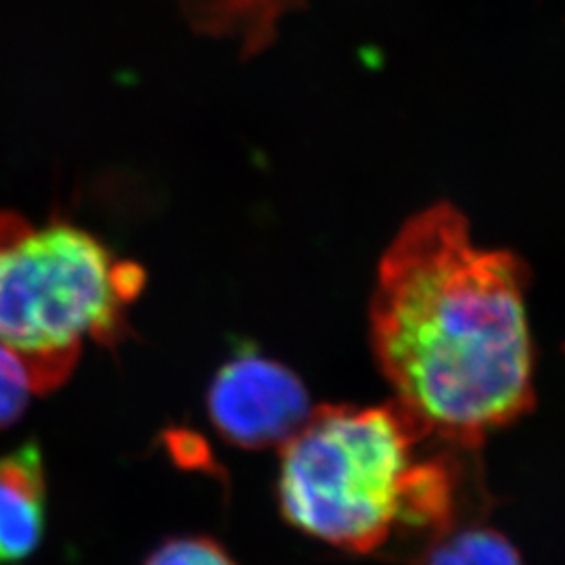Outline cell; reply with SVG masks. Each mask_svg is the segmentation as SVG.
<instances>
[{
    "label": "cell",
    "instance_id": "obj_9",
    "mask_svg": "<svg viewBox=\"0 0 565 565\" xmlns=\"http://www.w3.org/2000/svg\"><path fill=\"white\" fill-rule=\"evenodd\" d=\"M32 385L20 359L0 343V427L15 424L23 415Z\"/></svg>",
    "mask_w": 565,
    "mask_h": 565
},
{
    "label": "cell",
    "instance_id": "obj_6",
    "mask_svg": "<svg viewBox=\"0 0 565 565\" xmlns=\"http://www.w3.org/2000/svg\"><path fill=\"white\" fill-rule=\"evenodd\" d=\"M193 32L210 39L239 42L245 60L277 41L279 21L306 0H177Z\"/></svg>",
    "mask_w": 565,
    "mask_h": 565
},
{
    "label": "cell",
    "instance_id": "obj_4",
    "mask_svg": "<svg viewBox=\"0 0 565 565\" xmlns=\"http://www.w3.org/2000/svg\"><path fill=\"white\" fill-rule=\"evenodd\" d=\"M207 415L228 445L281 448L312 413L302 380L282 363L245 352L224 363L207 390Z\"/></svg>",
    "mask_w": 565,
    "mask_h": 565
},
{
    "label": "cell",
    "instance_id": "obj_2",
    "mask_svg": "<svg viewBox=\"0 0 565 565\" xmlns=\"http://www.w3.org/2000/svg\"><path fill=\"white\" fill-rule=\"evenodd\" d=\"M431 443L394 401L312 408L281 446L285 522L354 555L413 539L427 545L459 522L463 490V450L431 452Z\"/></svg>",
    "mask_w": 565,
    "mask_h": 565
},
{
    "label": "cell",
    "instance_id": "obj_7",
    "mask_svg": "<svg viewBox=\"0 0 565 565\" xmlns=\"http://www.w3.org/2000/svg\"><path fill=\"white\" fill-rule=\"evenodd\" d=\"M419 565H524V559L492 525L457 522L422 548Z\"/></svg>",
    "mask_w": 565,
    "mask_h": 565
},
{
    "label": "cell",
    "instance_id": "obj_3",
    "mask_svg": "<svg viewBox=\"0 0 565 565\" xmlns=\"http://www.w3.org/2000/svg\"><path fill=\"white\" fill-rule=\"evenodd\" d=\"M142 287L141 266L116 260L81 226L0 212V343L25 366L32 392L65 384L84 340L121 342Z\"/></svg>",
    "mask_w": 565,
    "mask_h": 565
},
{
    "label": "cell",
    "instance_id": "obj_5",
    "mask_svg": "<svg viewBox=\"0 0 565 565\" xmlns=\"http://www.w3.org/2000/svg\"><path fill=\"white\" fill-rule=\"evenodd\" d=\"M46 524V471L39 445L0 457V565L20 564L41 545Z\"/></svg>",
    "mask_w": 565,
    "mask_h": 565
},
{
    "label": "cell",
    "instance_id": "obj_1",
    "mask_svg": "<svg viewBox=\"0 0 565 565\" xmlns=\"http://www.w3.org/2000/svg\"><path fill=\"white\" fill-rule=\"evenodd\" d=\"M530 268L473 243L463 212L427 205L380 260L369 338L394 403L438 445L471 452L536 404Z\"/></svg>",
    "mask_w": 565,
    "mask_h": 565
},
{
    "label": "cell",
    "instance_id": "obj_8",
    "mask_svg": "<svg viewBox=\"0 0 565 565\" xmlns=\"http://www.w3.org/2000/svg\"><path fill=\"white\" fill-rule=\"evenodd\" d=\"M145 565H237L218 541L207 536H177L158 546Z\"/></svg>",
    "mask_w": 565,
    "mask_h": 565
}]
</instances>
